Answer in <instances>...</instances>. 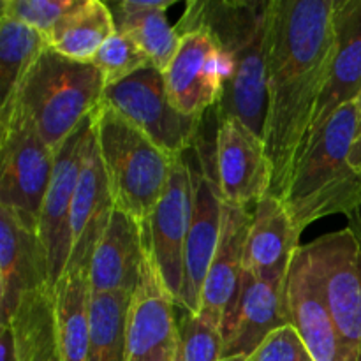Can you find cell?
Returning <instances> with one entry per match:
<instances>
[{"label": "cell", "instance_id": "603a6c76", "mask_svg": "<svg viewBox=\"0 0 361 361\" xmlns=\"http://www.w3.org/2000/svg\"><path fill=\"white\" fill-rule=\"evenodd\" d=\"M90 302L88 268H67L55 288V319L63 361H88Z\"/></svg>", "mask_w": 361, "mask_h": 361}, {"label": "cell", "instance_id": "7c38bea8", "mask_svg": "<svg viewBox=\"0 0 361 361\" xmlns=\"http://www.w3.org/2000/svg\"><path fill=\"white\" fill-rule=\"evenodd\" d=\"M215 171L222 201L231 207L254 208L271 190L274 168L264 140L238 118L217 126Z\"/></svg>", "mask_w": 361, "mask_h": 361}, {"label": "cell", "instance_id": "d590c367", "mask_svg": "<svg viewBox=\"0 0 361 361\" xmlns=\"http://www.w3.org/2000/svg\"><path fill=\"white\" fill-rule=\"evenodd\" d=\"M348 228L355 233V236L358 238L360 245H361V207L353 210L351 214L348 215Z\"/></svg>", "mask_w": 361, "mask_h": 361}, {"label": "cell", "instance_id": "4dcf8cb0", "mask_svg": "<svg viewBox=\"0 0 361 361\" xmlns=\"http://www.w3.org/2000/svg\"><path fill=\"white\" fill-rule=\"evenodd\" d=\"M76 0H4L0 13L28 25L49 42L53 32Z\"/></svg>", "mask_w": 361, "mask_h": 361}, {"label": "cell", "instance_id": "7a4b0ae2", "mask_svg": "<svg viewBox=\"0 0 361 361\" xmlns=\"http://www.w3.org/2000/svg\"><path fill=\"white\" fill-rule=\"evenodd\" d=\"M271 0H194L187 2L176 32L207 30L224 62V87L215 106L219 123L238 118L264 140L267 48Z\"/></svg>", "mask_w": 361, "mask_h": 361}, {"label": "cell", "instance_id": "4316f807", "mask_svg": "<svg viewBox=\"0 0 361 361\" xmlns=\"http://www.w3.org/2000/svg\"><path fill=\"white\" fill-rule=\"evenodd\" d=\"M130 293H92L88 361H127Z\"/></svg>", "mask_w": 361, "mask_h": 361}, {"label": "cell", "instance_id": "7402d4cb", "mask_svg": "<svg viewBox=\"0 0 361 361\" xmlns=\"http://www.w3.org/2000/svg\"><path fill=\"white\" fill-rule=\"evenodd\" d=\"M284 286L243 274L235 314L224 334V358L250 356L277 328L288 324L284 312Z\"/></svg>", "mask_w": 361, "mask_h": 361}, {"label": "cell", "instance_id": "ac0fdd59", "mask_svg": "<svg viewBox=\"0 0 361 361\" xmlns=\"http://www.w3.org/2000/svg\"><path fill=\"white\" fill-rule=\"evenodd\" d=\"M302 231L281 197L264 196L252 210L245 243L243 270L259 281L286 284L300 250Z\"/></svg>", "mask_w": 361, "mask_h": 361}, {"label": "cell", "instance_id": "cb8c5ba5", "mask_svg": "<svg viewBox=\"0 0 361 361\" xmlns=\"http://www.w3.org/2000/svg\"><path fill=\"white\" fill-rule=\"evenodd\" d=\"M18 361H63L55 319V293L32 291L21 300L9 323Z\"/></svg>", "mask_w": 361, "mask_h": 361}, {"label": "cell", "instance_id": "8fae6325", "mask_svg": "<svg viewBox=\"0 0 361 361\" xmlns=\"http://www.w3.org/2000/svg\"><path fill=\"white\" fill-rule=\"evenodd\" d=\"M192 215V176L185 154L173 161L168 185L152 212L147 242L166 291L180 307L185 279V247Z\"/></svg>", "mask_w": 361, "mask_h": 361}, {"label": "cell", "instance_id": "ba28073f", "mask_svg": "<svg viewBox=\"0 0 361 361\" xmlns=\"http://www.w3.org/2000/svg\"><path fill=\"white\" fill-rule=\"evenodd\" d=\"M102 102L150 137L171 159L196 145L203 118L180 113L169 101L162 71L148 66L104 90Z\"/></svg>", "mask_w": 361, "mask_h": 361}, {"label": "cell", "instance_id": "d4e9b609", "mask_svg": "<svg viewBox=\"0 0 361 361\" xmlns=\"http://www.w3.org/2000/svg\"><path fill=\"white\" fill-rule=\"evenodd\" d=\"M116 32L113 11L101 0H76L49 39V48L66 59L92 63Z\"/></svg>", "mask_w": 361, "mask_h": 361}, {"label": "cell", "instance_id": "9c48e42d", "mask_svg": "<svg viewBox=\"0 0 361 361\" xmlns=\"http://www.w3.org/2000/svg\"><path fill=\"white\" fill-rule=\"evenodd\" d=\"M192 176V215L185 247V279L178 309L197 314L208 268L217 250L222 228V196L214 154L203 147L201 136L185 154Z\"/></svg>", "mask_w": 361, "mask_h": 361}, {"label": "cell", "instance_id": "277c9868", "mask_svg": "<svg viewBox=\"0 0 361 361\" xmlns=\"http://www.w3.org/2000/svg\"><path fill=\"white\" fill-rule=\"evenodd\" d=\"M94 134L115 208L147 226L175 159L106 102L94 111Z\"/></svg>", "mask_w": 361, "mask_h": 361}, {"label": "cell", "instance_id": "5b68a950", "mask_svg": "<svg viewBox=\"0 0 361 361\" xmlns=\"http://www.w3.org/2000/svg\"><path fill=\"white\" fill-rule=\"evenodd\" d=\"M104 78L94 63H81L46 49L28 73L16 101L42 140L56 148L94 115L104 97Z\"/></svg>", "mask_w": 361, "mask_h": 361}, {"label": "cell", "instance_id": "44dd1931", "mask_svg": "<svg viewBox=\"0 0 361 361\" xmlns=\"http://www.w3.org/2000/svg\"><path fill=\"white\" fill-rule=\"evenodd\" d=\"M147 252L145 226L115 208L88 267L92 293L133 295L140 282Z\"/></svg>", "mask_w": 361, "mask_h": 361}, {"label": "cell", "instance_id": "6da1fadb", "mask_svg": "<svg viewBox=\"0 0 361 361\" xmlns=\"http://www.w3.org/2000/svg\"><path fill=\"white\" fill-rule=\"evenodd\" d=\"M335 0H271L267 48L264 145L270 194L284 197L330 78Z\"/></svg>", "mask_w": 361, "mask_h": 361}, {"label": "cell", "instance_id": "484cf974", "mask_svg": "<svg viewBox=\"0 0 361 361\" xmlns=\"http://www.w3.org/2000/svg\"><path fill=\"white\" fill-rule=\"evenodd\" d=\"M49 42L28 25L0 13V115L16 101L28 73Z\"/></svg>", "mask_w": 361, "mask_h": 361}, {"label": "cell", "instance_id": "52a82bcc", "mask_svg": "<svg viewBox=\"0 0 361 361\" xmlns=\"http://www.w3.org/2000/svg\"><path fill=\"white\" fill-rule=\"evenodd\" d=\"M351 361H361V245L349 228L302 245Z\"/></svg>", "mask_w": 361, "mask_h": 361}, {"label": "cell", "instance_id": "ffe728a7", "mask_svg": "<svg viewBox=\"0 0 361 361\" xmlns=\"http://www.w3.org/2000/svg\"><path fill=\"white\" fill-rule=\"evenodd\" d=\"M115 212L111 189L92 130L71 210V257L67 268H88Z\"/></svg>", "mask_w": 361, "mask_h": 361}, {"label": "cell", "instance_id": "836d02e7", "mask_svg": "<svg viewBox=\"0 0 361 361\" xmlns=\"http://www.w3.org/2000/svg\"><path fill=\"white\" fill-rule=\"evenodd\" d=\"M0 361H18L11 326H0Z\"/></svg>", "mask_w": 361, "mask_h": 361}, {"label": "cell", "instance_id": "2e32d148", "mask_svg": "<svg viewBox=\"0 0 361 361\" xmlns=\"http://www.w3.org/2000/svg\"><path fill=\"white\" fill-rule=\"evenodd\" d=\"M42 288H49V279L37 229L0 207V326H9L21 300Z\"/></svg>", "mask_w": 361, "mask_h": 361}, {"label": "cell", "instance_id": "f546056e", "mask_svg": "<svg viewBox=\"0 0 361 361\" xmlns=\"http://www.w3.org/2000/svg\"><path fill=\"white\" fill-rule=\"evenodd\" d=\"M182 310L178 317V355L176 361H222L224 337L196 314Z\"/></svg>", "mask_w": 361, "mask_h": 361}, {"label": "cell", "instance_id": "d6986e66", "mask_svg": "<svg viewBox=\"0 0 361 361\" xmlns=\"http://www.w3.org/2000/svg\"><path fill=\"white\" fill-rule=\"evenodd\" d=\"M335 51L307 145L316 140L338 108L358 101L361 94V0H335Z\"/></svg>", "mask_w": 361, "mask_h": 361}, {"label": "cell", "instance_id": "5bb4252c", "mask_svg": "<svg viewBox=\"0 0 361 361\" xmlns=\"http://www.w3.org/2000/svg\"><path fill=\"white\" fill-rule=\"evenodd\" d=\"M176 303L159 279L150 250L133 293L127 319V361H176Z\"/></svg>", "mask_w": 361, "mask_h": 361}, {"label": "cell", "instance_id": "1f68e13d", "mask_svg": "<svg viewBox=\"0 0 361 361\" xmlns=\"http://www.w3.org/2000/svg\"><path fill=\"white\" fill-rule=\"evenodd\" d=\"M247 361H314L302 337L291 324L277 328L247 356Z\"/></svg>", "mask_w": 361, "mask_h": 361}, {"label": "cell", "instance_id": "3957f363", "mask_svg": "<svg viewBox=\"0 0 361 361\" xmlns=\"http://www.w3.org/2000/svg\"><path fill=\"white\" fill-rule=\"evenodd\" d=\"M358 130V102L338 108L303 148L284 201L300 231L323 217H348L361 207V171L351 164Z\"/></svg>", "mask_w": 361, "mask_h": 361}, {"label": "cell", "instance_id": "8992f818", "mask_svg": "<svg viewBox=\"0 0 361 361\" xmlns=\"http://www.w3.org/2000/svg\"><path fill=\"white\" fill-rule=\"evenodd\" d=\"M55 154L18 102L0 115V207L14 210L34 229L51 182Z\"/></svg>", "mask_w": 361, "mask_h": 361}, {"label": "cell", "instance_id": "9a60e30c", "mask_svg": "<svg viewBox=\"0 0 361 361\" xmlns=\"http://www.w3.org/2000/svg\"><path fill=\"white\" fill-rule=\"evenodd\" d=\"M224 203V201H222ZM254 208L222 204V228L217 250L208 268L196 316L219 328L224 337L238 303L243 282V256Z\"/></svg>", "mask_w": 361, "mask_h": 361}, {"label": "cell", "instance_id": "8d00e7d4", "mask_svg": "<svg viewBox=\"0 0 361 361\" xmlns=\"http://www.w3.org/2000/svg\"><path fill=\"white\" fill-rule=\"evenodd\" d=\"M222 361H247L245 356H231V358H224Z\"/></svg>", "mask_w": 361, "mask_h": 361}, {"label": "cell", "instance_id": "e575fe53", "mask_svg": "<svg viewBox=\"0 0 361 361\" xmlns=\"http://www.w3.org/2000/svg\"><path fill=\"white\" fill-rule=\"evenodd\" d=\"M356 102H358V130H356V140H355V145H353L351 164L355 166L358 171H361V94Z\"/></svg>", "mask_w": 361, "mask_h": 361}, {"label": "cell", "instance_id": "e0dca14e", "mask_svg": "<svg viewBox=\"0 0 361 361\" xmlns=\"http://www.w3.org/2000/svg\"><path fill=\"white\" fill-rule=\"evenodd\" d=\"M284 312L314 361H351L302 247L286 279Z\"/></svg>", "mask_w": 361, "mask_h": 361}, {"label": "cell", "instance_id": "30bf717a", "mask_svg": "<svg viewBox=\"0 0 361 361\" xmlns=\"http://www.w3.org/2000/svg\"><path fill=\"white\" fill-rule=\"evenodd\" d=\"M94 130V115L85 120L55 154L51 182L39 215L37 233L48 263L49 289L55 293L56 284L63 277L71 257V210L76 194L78 180L83 168L88 141Z\"/></svg>", "mask_w": 361, "mask_h": 361}, {"label": "cell", "instance_id": "f1b7e54d", "mask_svg": "<svg viewBox=\"0 0 361 361\" xmlns=\"http://www.w3.org/2000/svg\"><path fill=\"white\" fill-rule=\"evenodd\" d=\"M92 63L101 71L106 88L120 83V81L133 76L145 67L152 66L147 53L129 35L118 30L101 46Z\"/></svg>", "mask_w": 361, "mask_h": 361}, {"label": "cell", "instance_id": "83f0119b", "mask_svg": "<svg viewBox=\"0 0 361 361\" xmlns=\"http://www.w3.org/2000/svg\"><path fill=\"white\" fill-rule=\"evenodd\" d=\"M115 16V14H113ZM116 30L129 35L150 59L152 66L164 73L180 44V34L166 18V11L115 16Z\"/></svg>", "mask_w": 361, "mask_h": 361}, {"label": "cell", "instance_id": "4fadbf2b", "mask_svg": "<svg viewBox=\"0 0 361 361\" xmlns=\"http://www.w3.org/2000/svg\"><path fill=\"white\" fill-rule=\"evenodd\" d=\"M169 101L183 115L204 118L224 87V62L217 41L207 30L180 34V44L164 71Z\"/></svg>", "mask_w": 361, "mask_h": 361}, {"label": "cell", "instance_id": "d6a6232c", "mask_svg": "<svg viewBox=\"0 0 361 361\" xmlns=\"http://www.w3.org/2000/svg\"><path fill=\"white\" fill-rule=\"evenodd\" d=\"M175 0H123L118 4L115 16H130V14L150 13V11H168Z\"/></svg>", "mask_w": 361, "mask_h": 361}]
</instances>
